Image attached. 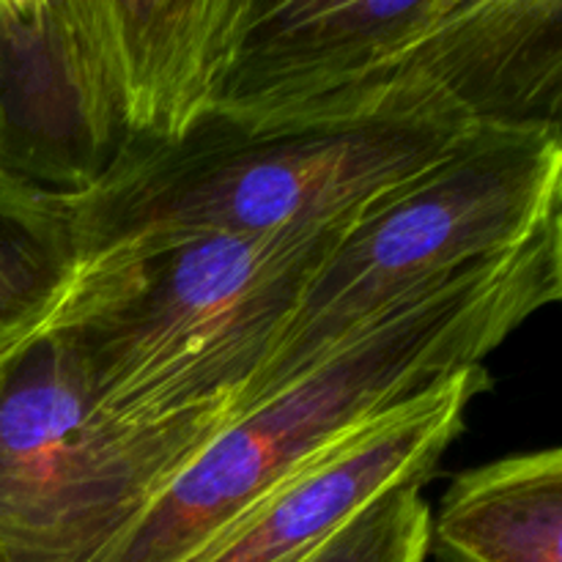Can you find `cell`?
<instances>
[{
  "label": "cell",
  "mask_w": 562,
  "mask_h": 562,
  "mask_svg": "<svg viewBox=\"0 0 562 562\" xmlns=\"http://www.w3.org/2000/svg\"><path fill=\"white\" fill-rule=\"evenodd\" d=\"M130 151L99 0H0V173L80 198Z\"/></svg>",
  "instance_id": "cell-6"
},
{
  "label": "cell",
  "mask_w": 562,
  "mask_h": 562,
  "mask_svg": "<svg viewBox=\"0 0 562 562\" xmlns=\"http://www.w3.org/2000/svg\"><path fill=\"white\" fill-rule=\"evenodd\" d=\"M130 151L179 143L217 110L247 0H99Z\"/></svg>",
  "instance_id": "cell-10"
},
{
  "label": "cell",
  "mask_w": 562,
  "mask_h": 562,
  "mask_svg": "<svg viewBox=\"0 0 562 562\" xmlns=\"http://www.w3.org/2000/svg\"><path fill=\"white\" fill-rule=\"evenodd\" d=\"M423 110L562 140V0H456L453 14L387 75L267 124Z\"/></svg>",
  "instance_id": "cell-7"
},
{
  "label": "cell",
  "mask_w": 562,
  "mask_h": 562,
  "mask_svg": "<svg viewBox=\"0 0 562 562\" xmlns=\"http://www.w3.org/2000/svg\"><path fill=\"white\" fill-rule=\"evenodd\" d=\"M225 423L104 415L47 316L0 349V562H97Z\"/></svg>",
  "instance_id": "cell-5"
},
{
  "label": "cell",
  "mask_w": 562,
  "mask_h": 562,
  "mask_svg": "<svg viewBox=\"0 0 562 562\" xmlns=\"http://www.w3.org/2000/svg\"><path fill=\"white\" fill-rule=\"evenodd\" d=\"M560 179V137L475 126L437 162L366 203L313 274L234 417L305 379L409 302L536 239L552 220Z\"/></svg>",
  "instance_id": "cell-4"
},
{
  "label": "cell",
  "mask_w": 562,
  "mask_h": 562,
  "mask_svg": "<svg viewBox=\"0 0 562 562\" xmlns=\"http://www.w3.org/2000/svg\"><path fill=\"white\" fill-rule=\"evenodd\" d=\"M423 486H398L357 514L305 562H426L431 508Z\"/></svg>",
  "instance_id": "cell-13"
},
{
  "label": "cell",
  "mask_w": 562,
  "mask_h": 562,
  "mask_svg": "<svg viewBox=\"0 0 562 562\" xmlns=\"http://www.w3.org/2000/svg\"><path fill=\"white\" fill-rule=\"evenodd\" d=\"M560 302L552 225L477 263L225 423L97 562H192L239 516L379 417L423 398Z\"/></svg>",
  "instance_id": "cell-1"
},
{
  "label": "cell",
  "mask_w": 562,
  "mask_h": 562,
  "mask_svg": "<svg viewBox=\"0 0 562 562\" xmlns=\"http://www.w3.org/2000/svg\"><path fill=\"white\" fill-rule=\"evenodd\" d=\"M77 258L71 198L31 190L0 173V346L55 311Z\"/></svg>",
  "instance_id": "cell-12"
},
{
  "label": "cell",
  "mask_w": 562,
  "mask_h": 562,
  "mask_svg": "<svg viewBox=\"0 0 562 562\" xmlns=\"http://www.w3.org/2000/svg\"><path fill=\"white\" fill-rule=\"evenodd\" d=\"M357 214L88 252L49 324L104 415L132 426L231 420Z\"/></svg>",
  "instance_id": "cell-2"
},
{
  "label": "cell",
  "mask_w": 562,
  "mask_h": 562,
  "mask_svg": "<svg viewBox=\"0 0 562 562\" xmlns=\"http://www.w3.org/2000/svg\"><path fill=\"white\" fill-rule=\"evenodd\" d=\"M488 384L486 368H470L360 428L239 516L192 562H305L379 497L423 486L464 428L470 401Z\"/></svg>",
  "instance_id": "cell-8"
},
{
  "label": "cell",
  "mask_w": 562,
  "mask_h": 562,
  "mask_svg": "<svg viewBox=\"0 0 562 562\" xmlns=\"http://www.w3.org/2000/svg\"><path fill=\"white\" fill-rule=\"evenodd\" d=\"M552 245H554V267H558V283H560V302H562V179L558 190V201H554L552 212Z\"/></svg>",
  "instance_id": "cell-14"
},
{
  "label": "cell",
  "mask_w": 562,
  "mask_h": 562,
  "mask_svg": "<svg viewBox=\"0 0 562 562\" xmlns=\"http://www.w3.org/2000/svg\"><path fill=\"white\" fill-rule=\"evenodd\" d=\"M475 126L445 110L285 124L212 113L179 143L130 154L97 190L71 198L80 258L335 223L437 162Z\"/></svg>",
  "instance_id": "cell-3"
},
{
  "label": "cell",
  "mask_w": 562,
  "mask_h": 562,
  "mask_svg": "<svg viewBox=\"0 0 562 562\" xmlns=\"http://www.w3.org/2000/svg\"><path fill=\"white\" fill-rule=\"evenodd\" d=\"M0 349H3V346H0Z\"/></svg>",
  "instance_id": "cell-15"
},
{
  "label": "cell",
  "mask_w": 562,
  "mask_h": 562,
  "mask_svg": "<svg viewBox=\"0 0 562 562\" xmlns=\"http://www.w3.org/2000/svg\"><path fill=\"white\" fill-rule=\"evenodd\" d=\"M431 549L442 562H562V445L456 475Z\"/></svg>",
  "instance_id": "cell-11"
},
{
  "label": "cell",
  "mask_w": 562,
  "mask_h": 562,
  "mask_svg": "<svg viewBox=\"0 0 562 562\" xmlns=\"http://www.w3.org/2000/svg\"><path fill=\"white\" fill-rule=\"evenodd\" d=\"M456 0H247L214 113L263 124L387 75Z\"/></svg>",
  "instance_id": "cell-9"
}]
</instances>
